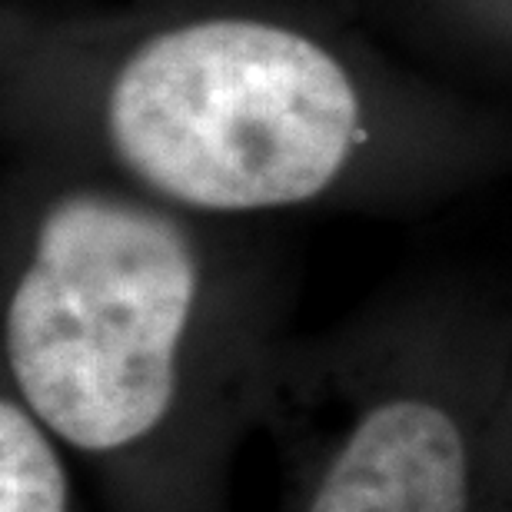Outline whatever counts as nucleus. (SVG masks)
<instances>
[{
	"label": "nucleus",
	"mask_w": 512,
	"mask_h": 512,
	"mask_svg": "<svg viewBox=\"0 0 512 512\" xmlns=\"http://www.w3.org/2000/svg\"><path fill=\"white\" fill-rule=\"evenodd\" d=\"M0 133L240 223L419 210L512 173L509 104L316 0H4Z\"/></svg>",
	"instance_id": "1"
},
{
	"label": "nucleus",
	"mask_w": 512,
	"mask_h": 512,
	"mask_svg": "<svg viewBox=\"0 0 512 512\" xmlns=\"http://www.w3.org/2000/svg\"><path fill=\"white\" fill-rule=\"evenodd\" d=\"M0 356L107 512H227V463L283 376L290 303L260 223L4 153Z\"/></svg>",
	"instance_id": "2"
},
{
	"label": "nucleus",
	"mask_w": 512,
	"mask_h": 512,
	"mask_svg": "<svg viewBox=\"0 0 512 512\" xmlns=\"http://www.w3.org/2000/svg\"><path fill=\"white\" fill-rule=\"evenodd\" d=\"M336 10L439 77L509 104L512 0H336Z\"/></svg>",
	"instance_id": "4"
},
{
	"label": "nucleus",
	"mask_w": 512,
	"mask_h": 512,
	"mask_svg": "<svg viewBox=\"0 0 512 512\" xmlns=\"http://www.w3.org/2000/svg\"><path fill=\"white\" fill-rule=\"evenodd\" d=\"M0 512H74L64 449L17 396H0Z\"/></svg>",
	"instance_id": "5"
},
{
	"label": "nucleus",
	"mask_w": 512,
	"mask_h": 512,
	"mask_svg": "<svg viewBox=\"0 0 512 512\" xmlns=\"http://www.w3.org/2000/svg\"><path fill=\"white\" fill-rule=\"evenodd\" d=\"M340 399L290 512H512V296L429 280L306 346Z\"/></svg>",
	"instance_id": "3"
},
{
	"label": "nucleus",
	"mask_w": 512,
	"mask_h": 512,
	"mask_svg": "<svg viewBox=\"0 0 512 512\" xmlns=\"http://www.w3.org/2000/svg\"><path fill=\"white\" fill-rule=\"evenodd\" d=\"M316 4H326V7H333V10H336V0H316Z\"/></svg>",
	"instance_id": "7"
},
{
	"label": "nucleus",
	"mask_w": 512,
	"mask_h": 512,
	"mask_svg": "<svg viewBox=\"0 0 512 512\" xmlns=\"http://www.w3.org/2000/svg\"><path fill=\"white\" fill-rule=\"evenodd\" d=\"M503 446L512 466V360H509V380H506V396H503Z\"/></svg>",
	"instance_id": "6"
}]
</instances>
